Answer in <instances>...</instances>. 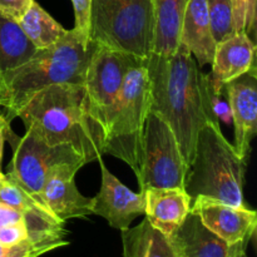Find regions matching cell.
Instances as JSON below:
<instances>
[{
  "mask_svg": "<svg viewBox=\"0 0 257 257\" xmlns=\"http://www.w3.org/2000/svg\"><path fill=\"white\" fill-rule=\"evenodd\" d=\"M232 7L233 32H243L252 38L256 29L257 0H230Z\"/></svg>",
  "mask_w": 257,
  "mask_h": 257,
  "instance_id": "603a6c76",
  "label": "cell"
},
{
  "mask_svg": "<svg viewBox=\"0 0 257 257\" xmlns=\"http://www.w3.org/2000/svg\"><path fill=\"white\" fill-rule=\"evenodd\" d=\"M141 192L145 195L148 222L170 237L190 213L191 197L183 188H147Z\"/></svg>",
  "mask_w": 257,
  "mask_h": 257,
  "instance_id": "2e32d148",
  "label": "cell"
},
{
  "mask_svg": "<svg viewBox=\"0 0 257 257\" xmlns=\"http://www.w3.org/2000/svg\"><path fill=\"white\" fill-rule=\"evenodd\" d=\"M145 64L150 77L151 112L160 115L173 131L188 168L201 128L208 122L220 124L210 77L181 44L175 54H152L145 59Z\"/></svg>",
  "mask_w": 257,
  "mask_h": 257,
  "instance_id": "6da1fadb",
  "label": "cell"
},
{
  "mask_svg": "<svg viewBox=\"0 0 257 257\" xmlns=\"http://www.w3.org/2000/svg\"><path fill=\"white\" fill-rule=\"evenodd\" d=\"M37 52L19 24L0 13V75L24 64Z\"/></svg>",
  "mask_w": 257,
  "mask_h": 257,
  "instance_id": "44dd1931",
  "label": "cell"
},
{
  "mask_svg": "<svg viewBox=\"0 0 257 257\" xmlns=\"http://www.w3.org/2000/svg\"><path fill=\"white\" fill-rule=\"evenodd\" d=\"M256 45L246 33H233L231 37L217 43L212 60L210 77L213 92L220 94L226 83L241 77L256 67Z\"/></svg>",
  "mask_w": 257,
  "mask_h": 257,
  "instance_id": "9a60e30c",
  "label": "cell"
},
{
  "mask_svg": "<svg viewBox=\"0 0 257 257\" xmlns=\"http://www.w3.org/2000/svg\"><path fill=\"white\" fill-rule=\"evenodd\" d=\"M85 34L102 47L147 59L153 54V0H92Z\"/></svg>",
  "mask_w": 257,
  "mask_h": 257,
  "instance_id": "5b68a950",
  "label": "cell"
},
{
  "mask_svg": "<svg viewBox=\"0 0 257 257\" xmlns=\"http://www.w3.org/2000/svg\"><path fill=\"white\" fill-rule=\"evenodd\" d=\"M19 222H24L22 213L18 210H15V208L10 207V206L0 203V228L3 226L13 225V223Z\"/></svg>",
  "mask_w": 257,
  "mask_h": 257,
  "instance_id": "83f0119b",
  "label": "cell"
},
{
  "mask_svg": "<svg viewBox=\"0 0 257 257\" xmlns=\"http://www.w3.org/2000/svg\"><path fill=\"white\" fill-rule=\"evenodd\" d=\"M83 166L65 165L48 176L40 201L60 221L83 218L92 215V198L85 197L74 182V177Z\"/></svg>",
  "mask_w": 257,
  "mask_h": 257,
  "instance_id": "5bb4252c",
  "label": "cell"
},
{
  "mask_svg": "<svg viewBox=\"0 0 257 257\" xmlns=\"http://www.w3.org/2000/svg\"><path fill=\"white\" fill-rule=\"evenodd\" d=\"M28 238V231L24 222L3 226L0 228V245L10 247Z\"/></svg>",
  "mask_w": 257,
  "mask_h": 257,
  "instance_id": "d4e9b609",
  "label": "cell"
},
{
  "mask_svg": "<svg viewBox=\"0 0 257 257\" xmlns=\"http://www.w3.org/2000/svg\"><path fill=\"white\" fill-rule=\"evenodd\" d=\"M187 0H153L155 43L153 54L170 57L180 47L181 28Z\"/></svg>",
  "mask_w": 257,
  "mask_h": 257,
  "instance_id": "d6986e66",
  "label": "cell"
},
{
  "mask_svg": "<svg viewBox=\"0 0 257 257\" xmlns=\"http://www.w3.org/2000/svg\"><path fill=\"white\" fill-rule=\"evenodd\" d=\"M5 178V177H4ZM2 183H3V181H0V187H2Z\"/></svg>",
  "mask_w": 257,
  "mask_h": 257,
  "instance_id": "d6a6232c",
  "label": "cell"
},
{
  "mask_svg": "<svg viewBox=\"0 0 257 257\" xmlns=\"http://www.w3.org/2000/svg\"><path fill=\"white\" fill-rule=\"evenodd\" d=\"M5 141L13 150L7 175L38 201H40V193L48 176L55 168L65 165H87L72 146H49L29 128H25L24 136H17L9 125L5 131Z\"/></svg>",
  "mask_w": 257,
  "mask_h": 257,
  "instance_id": "52a82bcc",
  "label": "cell"
},
{
  "mask_svg": "<svg viewBox=\"0 0 257 257\" xmlns=\"http://www.w3.org/2000/svg\"><path fill=\"white\" fill-rule=\"evenodd\" d=\"M70 2L73 4V9H74V28L85 34V28H87L88 15H89L90 3H92V0H70Z\"/></svg>",
  "mask_w": 257,
  "mask_h": 257,
  "instance_id": "4316f807",
  "label": "cell"
},
{
  "mask_svg": "<svg viewBox=\"0 0 257 257\" xmlns=\"http://www.w3.org/2000/svg\"><path fill=\"white\" fill-rule=\"evenodd\" d=\"M123 257H175L170 240L147 218L133 228L122 231Z\"/></svg>",
  "mask_w": 257,
  "mask_h": 257,
  "instance_id": "ffe728a7",
  "label": "cell"
},
{
  "mask_svg": "<svg viewBox=\"0 0 257 257\" xmlns=\"http://www.w3.org/2000/svg\"><path fill=\"white\" fill-rule=\"evenodd\" d=\"M20 29L38 50L52 47L59 42L68 30L64 29L49 13L37 2H33L22 19L18 22Z\"/></svg>",
  "mask_w": 257,
  "mask_h": 257,
  "instance_id": "7402d4cb",
  "label": "cell"
},
{
  "mask_svg": "<svg viewBox=\"0 0 257 257\" xmlns=\"http://www.w3.org/2000/svg\"><path fill=\"white\" fill-rule=\"evenodd\" d=\"M191 212L230 246L248 242L256 231L257 215L246 206L236 207L216 198L197 196L192 198Z\"/></svg>",
  "mask_w": 257,
  "mask_h": 257,
  "instance_id": "8fae6325",
  "label": "cell"
},
{
  "mask_svg": "<svg viewBox=\"0 0 257 257\" xmlns=\"http://www.w3.org/2000/svg\"><path fill=\"white\" fill-rule=\"evenodd\" d=\"M10 125V122L5 118V115L0 114V168H2V160H3V151H4V142H5V131ZM2 171V170H0Z\"/></svg>",
  "mask_w": 257,
  "mask_h": 257,
  "instance_id": "f1b7e54d",
  "label": "cell"
},
{
  "mask_svg": "<svg viewBox=\"0 0 257 257\" xmlns=\"http://www.w3.org/2000/svg\"><path fill=\"white\" fill-rule=\"evenodd\" d=\"M150 110V77L142 59L125 77L103 147V155L122 160L132 168L136 177L141 170L143 135Z\"/></svg>",
  "mask_w": 257,
  "mask_h": 257,
  "instance_id": "8992f818",
  "label": "cell"
},
{
  "mask_svg": "<svg viewBox=\"0 0 257 257\" xmlns=\"http://www.w3.org/2000/svg\"><path fill=\"white\" fill-rule=\"evenodd\" d=\"M34 0H0V13L4 17L19 22Z\"/></svg>",
  "mask_w": 257,
  "mask_h": 257,
  "instance_id": "484cf974",
  "label": "cell"
},
{
  "mask_svg": "<svg viewBox=\"0 0 257 257\" xmlns=\"http://www.w3.org/2000/svg\"><path fill=\"white\" fill-rule=\"evenodd\" d=\"M5 250H7V247H4V246H2V245H0V257H3V256H4V253H5Z\"/></svg>",
  "mask_w": 257,
  "mask_h": 257,
  "instance_id": "4dcf8cb0",
  "label": "cell"
},
{
  "mask_svg": "<svg viewBox=\"0 0 257 257\" xmlns=\"http://www.w3.org/2000/svg\"><path fill=\"white\" fill-rule=\"evenodd\" d=\"M235 127L233 147L247 158L251 142L257 131V74L256 67L222 87Z\"/></svg>",
  "mask_w": 257,
  "mask_h": 257,
  "instance_id": "4fadbf2b",
  "label": "cell"
},
{
  "mask_svg": "<svg viewBox=\"0 0 257 257\" xmlns=\"http://www.w3.org/2000/svg\"><path fill=\"white\" fill-rule=\"evenodd\" d=\"M4 177H5V175L4 173H2V171H0V181H4Z\"/></svg>",
  "mask_w": 257,
  "mask_h": 257,
  "instance_id": "1f68e13d",
  "label": "cell"
},
{
  "mask_svg": "<svg viewBox=\"0 0 257 257\" xmlns=\"http://www.w3.org/2000/svg\"><path fill=\"white\" fill-rule=\"evenodd\" d=\"M0 203L19 211L27 227L28 237L45 243H54L58 247L67 246L64 240L67 231L64 222L55 217L40 201L28 193L22 186L5 173L0 187Z\"/></svg>",
  "mask_w": 257,
  "mask_h": 257,
  "instance_id": "30bf717a",
  "label": "cell"
},
{
  "mask_svg": "<svg viewBox=\"0 0 257 257\" xmlns=\"http://www.w3.org/2000/svg\"><path fill=\"white\" fill-rule=\"evenodd\" d=\"M245 171L246 158L226 140L220 124L208 122L198 132L183 190L191 200L205 196L242 207Z\"/></svg>",
  "mask_w": 257,
  "mask_h": 257,
  "instance_id": "277c9868",
  "label": "cell"
},
{
  "mask_svg": "<svg viewBox=\"0 0 257 257\" xmlns=\"http://www.w3.org/2000/svg\"><path fill=\"white\" fill-rule=\"evenodd\" d=\"M187 166L176 136L166 120L148 113L137 178L141 191L147 188H183Z\"/></svg>",
  "mask_w": 257,
  "mask_h": 257,
  "instance_id": "9c48e42d",
  "label": "cell"
},
{
  "mask_svg": "<svg viewBox=\"0 0 257 257\" xmlns=\"http://www.w3.org/2000/svg\"><path fill=\"white\" fill-rule=\"evenodd\" d=\"M97 44L73 28L52 47L0 75V107L12 123L37 93L55 84H84L90 57Z\"/></svg>",
  "mask_w": 257,
  "mask_h": 257,
  "instance_id": "7a4b0ae2",
  "label": "cell"
},
{
  "mask_svg": "<svg viewBox=\"0 0 257 257\" xmlns=\"http://www.w3.org/2000/svg\"><path fill=\"white\" fill-rule=\"evenodd\" d=\"M54 248H58V246L54 243L39 242V241H34L28 237L27 240L17 245L7 247L3 257H38Z\"/></svg>",
  "mask_w": 257,
  "mask_h": 257,
  "instance_id": "cb8c5ba5",
  "label": "cell"
},
{
  "mask_svg": "<svg viewBox=\"0 0 257 257\" xmlns=\"http://www.w3.org/2000/svg\"><path fill=\"white\" fill-rule=\"evenodd\" d=\"M102 185L92 198V213L102 216L113 228L124 231L140 216L145 215L146 200L142 192L135 193L123 185L99 158Z\"/></svg>",
  "mask_w": 257,
  "mask_h": 257,
  "instance_id": "7c38bea8",
  "label": "cell"
},
{
  "mask_svg": "<svg viewBox=\"0 0 257 257\" xmlns=\"http://www.w3.org/2000/svg\"><path fill=\"white\" fill-rule=\"evenodd\" d=\"M141 60L98 44L90 57L83 87L88 114L102 135L103 142L125 77Z\"/></svg>",
  "mask_w": 257,
  "mask_h": 257,
  "instance_id": "ba28073f",
  "label": "cell"
},
{
  "mask_svg": "<svg viewBox=\"0 0 257 257\" xmlns=\"http://www.w3.org/2000/svg\"><path fill=\"white\" fill-rule=\"evenodd\" d=\"M168 240L175 257H228L232 247L211 232L191 211Z\"/></svg>",
  "mask_w": 257,
  "mask_h": 257,
  "instance_id": "e0dca14e",
  "label": "cell"
},
{
  "mask_svg": "<svg viewBox=\"0 0 257 257\" xmlns=\"http://www.w3.org/2000/svg\"><path fill=\"white\" fill-rule=\"evenodd\" d=\"M248 242H240L236 243L231 247V252L228 257H247V253H246V246H247Z\"/></svg>",
  "mask_w": 257,
  "mask_h": 257,
  "instance_id": "f546056e",
  "label": "cell"
},
{
  "mask_svg": "<svg viewBox=\"0 0 257 257\" xmlns=\"http://www.w3.org/2000/svg\"><path fill=\"white\" fill-rule=\"evenodd\" d=\"M18 117L49 146L69 145L89 163L103 156V137L90 119L82 84L40 90Z\"/></svg>",
  "mask_w": 257,
  "mask_h": 257,
  "instance_id": "3957f363",
  "label": "cell"
},
{
  "mask_svg": "<svg viewBox=\"0 0 257 257\" xmlns=\"http://www.w3.org/2000/svg\"><path fill=\"white\" fill-rule=\"evenodd\" d=\"M180 44L190 50L200 68L212 64L217 44L211 32L207 0H187Z\"/></svg>",
  "mask_w": 257,
  "mask_h": 257,
  "instance_id": "ac0fdd59",
  "label": "cell"
}]
</instances>
